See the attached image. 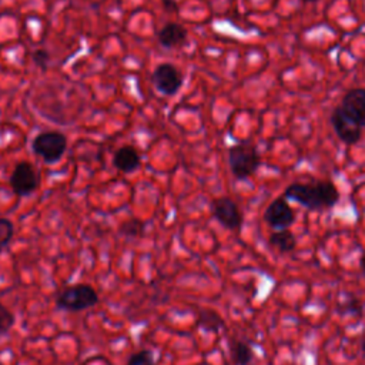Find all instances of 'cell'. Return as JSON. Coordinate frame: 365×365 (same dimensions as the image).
<instances>
[{"instance_id":"obj_1","label":"cell","mask_w":365,"mask_h":365,"mask_svg":"<svg viewBox=\"0 0 365 365\" xmlns=\"http://www.w3.org/2000/svg\"><path fill=\"white\" fill-rule=\"evenodd\" d=\"M287 200L297 201L311 211L332 208L339 201V191L329 180H319L311 182H292L285 191Z\"/></svg>"},{"instance_id":"obj_2","label":"cell","mask_w":365,"mask_h":365,"mask_svg":"<svg viewBox=\"0 0 365 365\" xmlns=\"http://www.w3.org/2000/svg\"><path fill=\"white\" fill-rule=\"evenodd\" d=\"M228 165L232 175L244 181L254 175L261 165L257 147L250 141H240L228 148Z\"/></svg>"},{"instance_id":"obj_3","label":"cell","mask_w":365,"mask_h":365,"mask_svg":"<svg viewBox=\"0 0 365 365\" xmlns=\"http://www.w3.org/2000/svg\"><path fill=\"white\" fill-rule=\"evenodd\" d=\"M98 294L91 285L76 284L58 294L56 305L57 308L68 312H81L98 304Z\"/></svg>"},{"instance_id":"obj_4","label":"cell","mask_w":365,"mask_h":365,"mask_svg":"<svg viewBox=\"0 0 365 365\" xmlns=\"http://www.w3.org/2000/svg\"><path fill=\"white\" fill-rule=\"evenodd\" d=\"M33 153L47 164L58 163L67 151V137L60 131H43L31 140Z\"/></svg>"},{"instance_id":"obj_5","label":"cell","mask_w":365,"mask_h":365,"mask_svg":"<svg viewBox=\"0 0 365 365\" xmlns=\"http://www.w3.org/2000/svg\"><path fill=\"white\" fill-rule=\"evenodd\" d=\"M184 77L178 67L171 63H160L151 73V83L158 93L165 97L175 96L181 86Z\"/></svg>"},{"instance_id":"obj_6","label":"cell","mask_w":365,"mask_h":365,"mask_svg":"<svg viewBox=\"0 0 365 365\" xmlns=\"http://www.w3.org/2000/svg\"><path fill=\"white\" fill-rule=\"evenodd\" d=\"M10 187L17 197L31 195L38 188V174L31 163L19 161L10 174Z\"/></svg>"},{"instance_id":"obj_7","label":"cell","mask_w":365,"mask_h":365,"mask_svg":"<svg viewBox=\"0 0 365 365\" xmlns=\"http://www.w3.org/2000/svg\"><path fill=\"white\" fill-rule=\"evenodd\" d=\"M212 217L227 230L238 231L242 227L244 217L238 204L230 197H218L211 202Z\"/></svg>"},{"instance_id":"obj_8","label":"cell","mask_w":365,"mask_h":365,"mask_svg":"<svg viewBox=\"0 0 365 365\" xmlns=\"http://www.w3.org/2000/svg\"><path fill=\"white\" fill-rule=\"evenodd\" d=\"M262 217L274 231L289 230V227L295 222V212L284 195L271 201Z\"/></svg>"},{"instance_id":"obj_9","label":"cell","mask_w":365,"mask_h":365,"mask_svg":"<svg viewBox=\"0 0 365 365\" xmlns=\"http://www.w3.org/2000/svg\"><path fill=\"white\" fill-rule=\"evenodd\" d=\"M329 121L335 134L342 143L348 145H354L361 140L362 127L358 123H355L351 117H348L339 106L334 108L329 117Z\"/></svg>"},{"instance_id":"obj_10","label":"cell","mask_w":365,"mask_h":365,"mask_svg":"<svg viewBox=\"0 0 365 365\" xmlns=\"http://www.w3.org/2000/svg\"><path fill=\"white\" fill-rule=\"evenodd\" d=\"M339 107L361 127H365V88H352L345 93Z\"/></svg>"},{"instance_id":"obj_11","label":"cell","mask_w":365,"mask_h":365,"mask_svg":"<svg viewBox=\"0 0 365 365\" xmlns=\"http://www.w3.org/2000/svg\"><path fill=\"white\" fill-rule=\"evenodd\" d=\"M187 29L175 21L165 23L157 33L158 43L164 48H178L187 43Z\"/></svg>"},{"instance_id":"obj_12","label":"cell","mask_w":365,"mask_h":365,"mask_svg":"<svg viewBox=\"0 0 365 365\" xmlns=\"http://www.w3.org/2000/svg\"><path fill=\"white\" fill-rule=\"evenodd\" d=\"M141 164L138 151L133 145H123L115 150L113 155V165L124 174L134 173Z\"/></svg>"},{"instance_id":"obj_13","label":"cell","mask_w":365,"mask_h":365,"mask_svg":"<svg viewBox=\"0 0 365 365\" xmlns=\"http://www.w3.org/2000/svg\"><path fill=\"white\" fill-rule=\"evenodd\" d=\"M335 311L342 317L361 318L364 314V304L355 294L344 292L336 302Z\"/></svg>"},{"instance_id":"obj_14","label":"cell","mask_w":365,"mask_h":365,"mask_svg":"<svg viewBox=\"0 0 365 365\" xmlns=\"http://www.w3.org/2000/svg\"><path fill=\"white\" fill-rule=\"evenodd\" d=\"M230 355L234 365H250L254 359L252 346L247 341L238 338L230 341Z\"/></svg>"},{"instance_id":"obj_15","label":"cell","mask_w":365,"mask_h":365,"mask_svg":"<svg viewBox=\"0 0 365 365\" xmlns=\"http://www.w3.org/2000/svg\"><path fill=\"white\" fill-rule=\"evenodd\" d=\"M268 244L278 250L282 254L292 252L297 247V238L292 231L289 230H279V231H272L268 237Z\"/></svg>"},{"instance_id":"obj_16","label":"cell","mask_w":365,"mask_h":365,"mask_svg":"<svg viewBox=\"0 0 365 365\" xmlns=\"http://www.w3.org/2000/svg\"><path fill=\"white\" fill-rule=\"evenodd\" d=\"M197 325L205 332H218L221 328H224L225 322L217 311L211 308H202L198 311Z\"/></svg>"},{"instance_id":"obj_17","label":"cell","mask_w":365,"mask_h":365,"mask_svg":"<svg viewBox=\"0 0 365 365\" xmlns=\"http://www.w3.org/2000/svg\"><path fill=\"white\" fill-rule=\"evenodd\" d=\"M144 228H145L144 221H141L138 218H131V220L124 221L118 227V232L127 238H138V237L144 235Z\"/></svg>"},{"instance_id":"obj_18","label":"cell","mask_w":365,"mask_h":365,"mask_svg":"<svg viewBox=\"0 0 365 365\" xmlns=\"http://www.w3.org/2000/svg\"><path fill=\"white\" fill-rule=\"evenodd\" d=\"M16 324L14 314L0 302V335H6Z\"/></svg>"},{"instance_id":"obj_19","label":"cell","mask_w":365,"mask_h":365,"mask_svg":"<svg viewBox=\"0 0 365 365\" xmlns=\"http://www.w3.org/2000/svg\"><path fill=\"white\" fill-rule=\"evenodd\" d=\"M154 354L150 349H140L135 354H133L125 365H154Z\"/></svg>"},{"instance_id":"obj_20","label":"cell","mask_w":365,"mask_h":365,"mask_svg":"<svg viewBox=\"0 0 365 365\" xmlns=\"http://www.w3.org/2000/svg\"><path fill=\"white\" fill-rule=\"evenodd\" d=\"M14 234V225L13 222L6 218L0 217V247H6Z\"/></svg>"},{"instance_id":"obj_21","label":"cell","mask_w":365,"mask_h":365,"mask_svg":"<svg viewBox=\"0 0 365 365\" xmlns=\"http://www.w3.org/2000/svg\"><path fill=\"white\" fill-rule=\"evenodd\" d=\"M31 58H33L34 64H36L40 70H43V71L47 70L48 63H50V53H48L47 48H43V47H41V48H36V50L31 53Z\"/></svg>"},{"instance_id":"obj_22","label":"cell","mask_w":365,"mask_h":365,"mask_svg":"<svg viewBox=\"0 0 365 365\" xmlns=\"http://www.w3.org/2000/svg\"><path fill=\"white\" fill-rule=\"evenodd\" d=\"M163 6L165 10H171V11H177V3L174 0H163Z\"/></svg>"},{"instance_id":"obj_23","label":"cell","mask_w":365,"mask_h":365,"mask_svg":"<svg viewBox=\"0 0 365 365\" xmlns=\"http://www.w3.org/2000/svg\"><path fill=\"white\" fill-rule=\"evenodd\" d=\"M359 267H361V271H362V274L365 277V252L359 257Z\"/></svg>"},{"instance_id":"obj_24","label":"cell","mask_w":365,"mask_h":365,"mask_svg":"<svg viewBox=\"0 0 365 365\" xmlns=\"http://www.w3.org/2000/svg\"><path fill=\"white\" fill-rule=\"evenodd\" d=\"M359 346H361V352H362V355L365 356V335L362 336V339H361V344H359Z\"/></svg>"},{"instance_id":"obj_25","label":"cell","mask_w":365,"mask_h":365,"mask_svg":"<svg viewBox=\"0 0 365 365\" xmlns=\"http://www.w3.org/2000/svg\"><path fill=\"white\" fill-rule=\"evenodd\" d=\"M302 1H307V3H314V1H317V0H302Z\"/></svg>"}]
</instances>
